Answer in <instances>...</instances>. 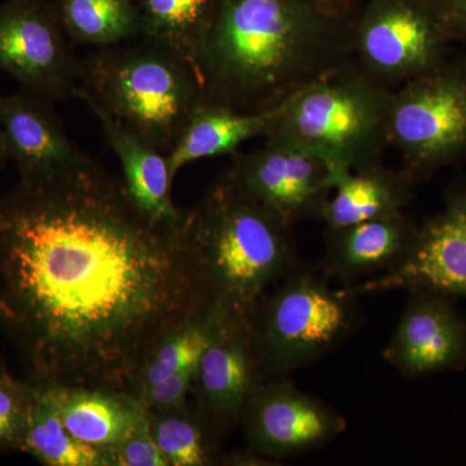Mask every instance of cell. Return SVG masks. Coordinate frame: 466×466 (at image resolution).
I'll use <instances>...</instances> for the list:
<instances>
[{
  "label": "cell",
  "instance_id": "6da1fadb",
  "mask_svg": "<svg viewBox=\"0 0 466 466\" xmlns=\"http://www.w3.org/2000/svg\"><path fill=\"white\" fill-rule=\"evenodd\" d=\"M210 306L188 222H150L94 158L0 196V325L30 382L133 394L156 343Z\"/></svg>",
  "mask_w": 466,
  "mask_h": 466
},
{
  "label": "cell",
  "instance_id": "7a4b0ae2",
  "mask_svg": "<svg viewBox=\"0 0 466 466\" xmlns=\"http://www.w3.org/2000/svg\"><path fill=\"white\" fill-rule=\"evenodd\" d=\"M352 18L306 0H217L196 69L207 103L275 108L352 57Z\"/></svg>",
  "mask_w": 466,
  "mask_h": 466
},
{
  "label": "cell",
  "instance_id": "3957f363",
  "mask_svg": "<svg viewBox=\"0 0 466 466\" xmlns=\"http://www.w3.org/2000/svg\"><path fill=\"white\" fill-rule=\"evenodd\" d=\"M188 242L205 294L225 315L251 317L299 263L293 226L223 175L189 210Z\"/></svg>",
  "mask_w": 466,
  "mask_h": 466
},
{
  "label": "cell",
  "instance_id": "277c9868",
  "mask_svg": "<svg viewBox=\"0 0 466 466\" xmlns=\"http://www.w3.org/2000/svg\"><path fill=\"white\" fill-rule=\"evenodd\" d=\"M76 99L167 155L205 103L198 70L156 43L96 48L79 63Z\"/></svg>",
  "mask_w": 466,
  "mask_h": 466
},
{
  "label": "cell",
  "instance_id": "5b68a950",
  "mask_svg": "<svg viewBox=\"0 0 466 466\" xmlns=\"http://www.w3.org/2000/svg\"><path fill=\"white\" fill-rule=\"evenodd\" d=\"M394 91L349 61L288 97L266 140L318 156L332 175L381 165Z\"/></svg>",
  "mask_w": 466,
  "mask_h": 466
},
{
  "label": "cell",
  "instance_id": "8992f818",
  "mask_svg": "<svg viewBox=\"0 0 466 466\" xmlns=\"http://www.w3.org/2000/svg\"><path fill=\"white\" fill-rule=\"evenodd\" d=\"M332 281L299 262L257 303L251 328L266 380L317 363L363 327L361 294Z\"/></svg>",
  "mask_w": 466,
  "mask_h": 466
},
{
  "label": "cell",
  "instance_id": "52a82bcc",
  "mask_svg": "<svg viewBox=\"0 0 466 466\" xmlns=\"http://www.w3.org/2000/svg\"><path fill=\"white\" fill-rule=\"evenodd\" d=\"M388 134L413 177L464 156L466 70L443 64L398 87Z\"/></svg>",
  "mask_w": 466,
  "mask_h": 466
},
{
  "label": "cell",
  "instance_id": "ba28073f",
  "mask_svg": "<svg viewBox=\"0 0 466 466\" xmlns=\"http://www.w3.org/2000/svg\"><path fill=\"white\" fill-rule=\"evenodd\" d=\"M447 35L428 0H370L352 20V57L397 90L443 66Z\"/></svg>",
  "mask_w": 466,
  "mask_h": 466
},
{
  "label": "cell",
  "instance_id": "9c48e42d",
  "mask_svg": "<svg viewBox=\"0 0 466 466\" xmlns=\"http://www.w3.org/2000/svg\"><path fill=\"white\" fill-rule=\"evenodd\" d=\"M79 63L48 0H5L0 5V70L23 90L57 103L76 97Z\"/></svg>",
  "mask_w": 466,
  "mask_h": 466
},
{
  "label": "cell",
  "instance_id": "30bf717a",
  "mask_svg": "<svg viewBox=\"0 0 466 466\" xmlns=\"http://www.w3.org/2000/svg\"><path fill=\"white\" fill-rule=\"evenodd\" d=\"M240 425L247 449L278 464L323 449L348 428L341 413L287 377L266 380L254 391Z\"/></svg>",
  "mask_w": 466,
  "mask_h": 466
},
{
  "label": "cell",
  "instance_id": "8fae6325",
  "mask_svg": "<svg viewBox=\"0 0 466 466\" xmlns=\"http://www.w3.org/2000/svg\"><path fill=\"white\" fill-rule=\"evenodd\" d=\"M229 182L285 222L321 220L332 193V168L306 150L266 140L262 148L235 153Z\"/></svg>",
  "mask_w": 466,
  "mask_h": 466
},
{
  "label": "cell",
  "instance_id": "7c38bea8",
  "mask_svg": "<svg viewBox=\"0 0 466 466\" xmlns=\"http://www.w3.org/2000/svg\"><path fill=\"white\" fill-rule=\"evenodd\" d=\"M265 381L251 317L223 314L196 370V412L223 440L240 424L251 395Z\"/></svg>",
  "mask_w": 466,
  "mask_h": 466
},
{
  "label": "cell",
  "instance_id": "4fadbf2b",
  "mask_svg": "<svg viewBox=\"0 0 466 466\" xmlns=\"http://www.w3.org/2000/svg\"><path fill=\"white\" fill-rule=\"evenodd\" d=\"M354 288L361 296L425 290L466 299V187L450 196L441 214L419 226L400 265Z\"/></svg>",
  "mask_w": 466,
  "mask_h": 466
},
{
  "label": "cell",
  "instance_id": "5bb4252c",
  "mask_svg": "<svg viewBox=\"0 0 466 466\" xmlns=\"http://www.w3.org/2000/svg\"><path fill=\"white\" fill-rule=\"evenodd\" d=\"M383 359L407 379L465 367L466 320L453 306V299L410 291Z\"/></svg>",
  "mask_w": 466,
  "mask_h": 466
},
{
  "label": "cell",
  "instance_id": "9a60e30c",
  "mask_svg": "<svg viewBox=\"0 0 466 466\" xmlns=\"http://www.w3.org/2000/svg\"><path fill=\"white\" fill-rule=\"evenodd\" d=\"M54 104L25 90L3 96V143L21 180L50 177L90 158L67 137Z\"/></svg>",
  "mask_w": 466,
  "mask_h": 466
},
{
  "label": "cell",
  "instance_id": "2e32d148",
  "mask_svg": "<svg viewBox=\"0 0 466 466\" xmlns=\"http://www.w3.org/2000/svg\"><path fill=\"white\" fill-rule=\"evenodd\" d=\"M419 225L407 213L325 229L321 271L343 285H357L391 271L406 258Z\"/></svg>",
  "mask_w": 466,
  "mask_h": 466
},
{
  "label": "cell",
  "instance_id": "e0dca14e",
  "mask_svg": "<svg viewBox=\"0 0 466 466\" xmlns=\"http://www.w3.org/2000/svg\"><path fill=\"white\" fill-rule=\"evenodd\" d=\"M88 108L96 116L106 142L118 157L122 180L140 213L155 225H186L189 210L177 207L171 196L173 179L168 171L167 155L103 110Z\"/></svg>",
  "mask_w": 466,
  "mask_h": 466
},
{
  "label": "cell",
  "instance_id": "ac0fdd59",
  "mask_svg": "<svg viewBox=\"0 0 466 466\" xmlns=\"http://www.w3.org/2000/svg\"><path fill=\"white\" fill-rule=\"evenodd\" d=\"M73 437L108 452L148 419L131 392L82 386L39 385Z\"/></svg>",
  "mask_w": 466,
  "mask_h": 466
},
{
  "label": "cell",
  "instance_id": "d6986e66",
  "mask_svg": "<svg viewBox=\"0 0 466 466\" xmlns=\"http://www.w3.org/2000/svg\"><path fill=\"white\" fill-rule=\"evenodd\" d=\"M415 177L407 170L376 165L332 175V193L321 220L327 229L406 213L415 198Z\"/></svg>",
  "mask_w": 466,
  "mask_h": 466
},
{
  "label": "cell",
  "instance_id": "ffe728a7",
  "mask_svg": "<svg viewBox=\"0 0 466 466\" xmlns=\"http://www.w3.org/2000/svg\"><path fill=\"white\" fill-rule=\"evenodd\" d=\"M285 101L275 108L251 113L205 101L189 119L174 148L167 153L173 182L180 168L191 162L233 156L242 144L254 137H266L283 112Z\"/></svg>",
  "mask_w": 466,
  "mask_h": 466
},
{
  "label": "cell",
  "instance_id": "44dd1931",
  "mask_svg": "<svg viewBox=\"0 0 466 466\" xmlns=\"http://www.w3.org/2000/svg\"><path fill=\"white\" fill-rule=\"evenodd\" d=\"M135 3L142 20V38L167 48L196 67L213 23L217 0H135Z\"/></svg>",
  "mask_w": 466,
  "mask_h": 466
},
{
  "label": "cell",
  "instance_id": "7402d4cb",
  "mask_svg": "<svg viewBox=\"0 0 466 466\" xmlns=\"http://www.w3.org/2000/svg\"><path fill=\"white\" fill-rule=\"evenodd\" d=\"M20 452L46 466H112L106 451L86 444L67 431L56 407L36 383Z\"/></svg>",
  "mask_w": 466,
  "mask_h": 466
},
{
  "label": "cell",
  "instance_id": "603a6c76",
  "mask_svg": "<svg viewBox=\"0 0 466 466\" xmlns=\"http://www.w3.org/2000/svg\"><path fill=\"white\" fill-rule=\"evenodd\" d=\"M58 17L73 43L110 47L142 36L135 0H55Z\"/></svg>",
  "mask_w": 466,
  "mask_h": 466
},
{
  "label": "cell",
  "instance_id": "cb8c5ba5",
  "mask_svg": "<svg viewBox=\"0 0 466 466\" xmlns=\"http://www.w3.org/2000/svg\"><path fill=\"white\" fill-rule=\"evenodd\" d=\"M223 312L210 306L165 334L144 359L133 394L139 395L161 380L198 366L213 339Z\"/></svg>",
  "mask_w": 466,
  "mask_h": 466
},
{
  "label": "cell",
  "instance_id": "d4e9b609",
  "mask_svg": "<svg viewBox=\"0 0 466 466\" xmlns=\"http://www.w3.org/2000/svg\"><path fill=\"white\" fill-rule=\"evenodd\" d=\"M150 433L168 466L222 465L220 438L188 404L148 412Z\"/></svg>",
  "mask_w": 466,
  "mask_h": 466
},
{
  "label": "cell",
  "instance_id": "484cf974",
  "mask_svg": "<svg viewBox=\"0 0 466 466\" xmlns=\"http://www.w3.org/2000/svg\"><path fill=\"white\" fill-rule=\"evenodd\" d=\"M34 383L0 370V451H20Z\"/></svg>",
  "mask_w": 466,
  "mask_h": 466
},
{
  "label": "cell",
  "instance_id": "4316f807",
  "mask_svg": "<svg viewBox=\"0 0 466 466\" xmlns=\"http://www.w3.org/2000/svg\"><path fill=\"white\" fill-rule=\"evenodd\" d=\"M108 455L112 466H168L150 433L148 419L109 450Z\"/></svg>",
  "mask_w": 466,
  "mask_h": 466
},
{
  "label": "cell",
  "instance_id": "83f0119b",
  "mask_svg": "<svg viewBox=\"0 0 466 466\" xmlns=\"http://www.w3.org/2000/svg\"><path fill=\"white\" fill-rule=\"evenodd\" d=\"M198 366L167 377L150 386L139 395V400L148 412H162L184 407L192 394Z\"/></svg>",
  "mask_w": 466,
  "mask_h": 466
},
{
  "label": "cell",
  "instance_id": "f1b7e54d",
  "mask_svg": "<svg viewBox=\"0 0 466 466\" xmlns=\"http://www.w3.org/2000/svg\"><path fill=\"white\" fill-rule=\"evenodd\" d=\"M447 33L466 36V0H428Z\"/></svg>",
  "mask_w": 466,
  "mask_h": 466
},
{
  "label": "cell",
  "instance_id": "f546056e",
  "mask_svg": "<svg viewBox=\"0 0 466 466\" xmlns=\"http://www.w3.org/2000/svg\"><path fill=\"white\" fill-rule=\"evenodd\" d=\"M306 2L332 14L350 15L351 0H306Z\"/></svg>",
  "mask_w": 466,
  "mask_h": 466
},
{
  "label": "cell",
  "instance_id": "4dcf8cb0",
  "mask_svg": "<svg viewBox=\"0 0 466 466\" xmlns=\"http://www.w3.org/2000/svg\"><path fill=\"white\" fill-rule=\"evenodd\" d=\"M2 109H3V96H0V168L5 167L8 162L7 155H5V143H3L2 133Z\"/></svg>",
  "mask_w": 466,
  "mask_h": 466
}]
</instances>
